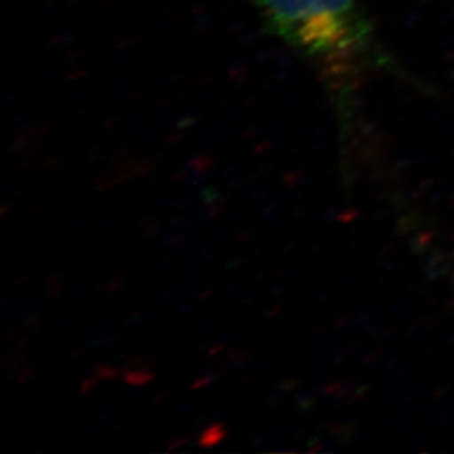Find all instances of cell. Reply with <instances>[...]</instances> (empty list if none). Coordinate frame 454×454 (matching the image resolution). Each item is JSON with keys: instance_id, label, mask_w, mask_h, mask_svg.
<instances>
[{"instance_id": "1", "label": "cell", "mask_w": 454, "mask_h": 454, "mask_svg": "<svg viewBox=\"0 0 454 454\" xmlns=\"http://www.w3.org/2000/svg\"><path fill=\"white\" fill-rule=\"evenodd\" d=\"M264 29L326 69L387 63L364 0H247Z\"/></svg>"}]
</instances>
